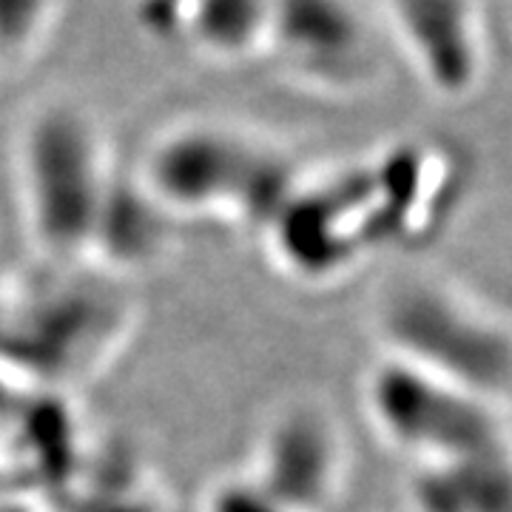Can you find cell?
<instances>
[{
	"label": "cell",
	"mask_w": 512,
	"mask_h": 512,
	"mask_svg": "<svg viewBox=\"0 0 512 512\" xmlns=\"http://www.w3.org/2000/svg\"><path fill=\"white\" fill-rule=\"evenodd\" d=\"M390 20L419 77L441 97H464L484 74L476 0H390Z\"/></svg>",
	"instance_id": "cell-7"
},
{
	"label": "cell",
	"mask_w": 512,
	"mask_h": 512,
	"mask_svg": "<svg viewBox=\"0 0 512 512\" xmlns=\"http://www.w3.org/2000/svg\"><path fill=\"white\" fill-rule=\"evenodd\" d=\"M140 183L171 217L217 214L268 231L299 180L276 148L234 128L191 123L151 148Z\"/></svg>",
	"instance_id": "cell-1"
},
{
	"label": "cell",
	"mask_w": 512,
	"mask_h": 512,
	"mask_svg": "<svg viewBox=\"0 0 512 512\" xmlns=\"http://www.w3.org/2000/svg\"><path fill=\"white\" fill-rule=\"evenodd\" d=\"M55 0H0V52H26L43 35Z\"/></svg>",
	"instance_id": "cell-10"
},
{
	"label": "cell",
	"mask_w": 512,
	"mask_h": 512,
	"mask_svg": "<svg viewBox=\"0 0 512 512\" xmlns=\"http://www.w3.org/2000/svg\"><path fill=\"white\" fill-rule=\"evenodd\" d=\"M171 214L148 194L143 183L137 188L111 185L103 214L97 222L92 251L111 265H146L163 245V225Z\"/></svg>",
	"instance_id": "cell-9"
},
{
	"label": "cell",
	"mask_w": 512,
	"mask_h": 512,
	"mask_svg": "<svg viewBox=\"0 0 512 512\" xmlns=\"http://www.w3.org/2000/svg\"><path fill=\"white\" fill-rule=\"evenodd\" d=\"M248 478L288 512H328L342 478V441L322 413L288 410L265 430Z\"/></svg>",
	"instance_id": "cell-6"
},
{
	"label": "cell",
	"mask_w": 512,
	"mask_h": 512,
	"mask_svg": "<svg viewBox=\"0 0 512 512\" xmlns=\"http://www.w3.org/2000/svg\"><path fill=\"white\" fill-rule=\"evenodd\" d=\"M387 356L430 376L490 399L512 373V345L467 308L458 296L433 285L393 293L382 316Z\"/></svg>",
	"instance_id": "cell-4"
},
{
	"label": "cell",
	"mask_w": 512,
	"mask_h": 512,
	"mask_svg": "<svg viewBox=\"0 0 512 512\" xmlns=\"http://www.w3.org/2000/svg\"><path fill=\"white\" fill-rule=\"evenodd\" d=\"M268 40L305 83L350 92L376 74V49L350 0H271Z\"/></svg>",
	"instance_id": "cell-5"
},
{
	"label": "cell",
	"mask_w": 512,
	"mask_h": 512,
	"mask_svg": "<svg viewBox=\"0 0 512 512\" xmlns=\"http://www.w3.org/2000/svg\"><path fill=\"white\" fill-rule=\"evenodd\" d=\"M202 512H288L279 507L268 493H262L251 478H231L217 484L208 498Z\"/></svg>",
	"instance_id": "cell-11"
},
{
	"label": "cell",
	"mask_w": 512,
	"mask_h": 512,
	"mask_svg": "<svg viewBox=\"0 0 512 512\" xmlns=\"http://www.w3.org/2000/svg\"><path fill=\"white\" fill-rule=\"evenodd\" d=\"M365 404L384 439L419 467L507 447L490 399L393 356L370 370Z\"/></svg>",
	"instance_id": "cell-3"
},
{
	"label": "cell",
	"mask_w": 512,
	"mask_h": 512,
	"mask_svg": "<svg viewBox=\"0 0 512 512\" xmlns=\"http://www.w3.org/2000/svg\"><path fill=\"white\" fill-rule=\"evenodd\" d=\"M410 498L416 512H512L510 447L424 464Z\"/></svg>",
	"instance_id": "cell-8"
},
{
	"label": "cell",
	"mask_w": 512,
	"mask_h": 512,
	"mask_svg": "<svg viewBox=\"0 0 512 512\" xmlns=\"http://www.w3.org/2000/svg\"><path fill=\"white\" fill-rule=\"evenodd\" d=\"M20 197L35 242L55 259L89 256L109 197L103 134L72 103L43 106L20 137Z\"/></svg>",
	"instance_id": "cell-2"
}]
</instances>
